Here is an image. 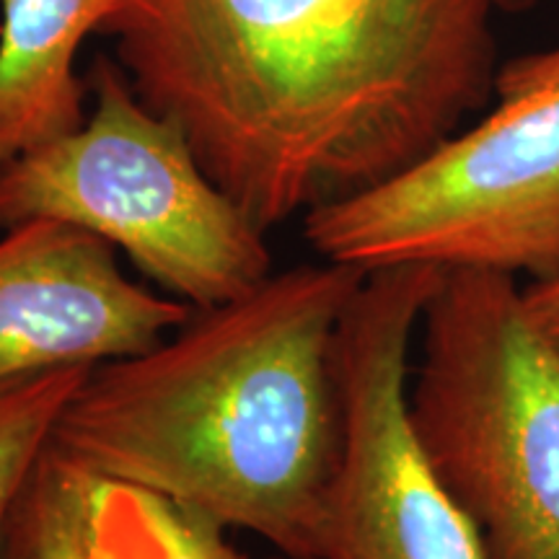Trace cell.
Instances as JSON below:
<instances>
[{"instance_id": "6da1fadb", "label": "cell", "mask_w": 559, "mask_h": 559, "mask_svg": "<svg viewBox=\"0 0 559 559\" xmlns=\"http://www.w3.org/2000/svg\"><path fill=\"white\" fill-rule=\"evenodd\" d=\"M502 0H117L145 107L264 234L381 185L495 94Z\"/></svg>"}, {"instance_id": "7a4b0ae2", "label": "cell", "mask_w": 559, "mask_h": 559, "mask_svg": "<svg viewBox=\"0 0 559 559\" xmlns=\"http://www.w3.org/2000/svg\"><path fill=\"white\" fill-rule=\"evenodd\" d=\"M362 280L345 264H298L194 311L156 347L91 368L52 445L285 559H319L340 453L334 349Z\"/></svg>"}, {"instance_id": "3957f363", "label": "cell", "mask_w": 559, "mask_h": 559, "mask_svg": "<svg viewBox=\"0 0 559 559\" xmlns=\"http://www.w3.org/2000/svg\"><path fill=\"white\" fill-rule=\"evenodd\" d=\"M409 409L487 559H559V358L519 280L443 272L419 319Z\"/></svg>"}, {"instance_id": "277c9868", "label": "cell", "mask_w": 559, "mask_h": 559, "mask_svg": "<svg viewBox=\"0 0 559 559\" xmlns=\"http://www.w3.org/2000/svg\"><path fill=\"white\" fill-rule=\"evenodd\" d=\"M88 83L96 107L79 130L0 164V230L79 226L198 311L267 280V234L207 177L185 132L138 99L117 62L99 58Z\"/></svg>"}, {"instance_id": "5b68a950", "label": "cell", "mask_w": 559, "mask_h": 559, "mask_svg": "<svg viewBox=\"0 0 559 559\" xmlns=\"http://www.w3.org/2000/svg\"><path fill=\"white\" fill-rule=\"evenodd\" d=\"M498 99L404 171L306 213L311 249L366 275L438 267L557 280L559 83Z\"/></svg>"}, {"instance_id": "8992f818", "label": "cell", "mask_w": 559, "mask_h": 559, "mask_svg": "<svg viewBox=\"0 0 559 559\" xmlns=\"http://www.w3.org/2000/svg\"><path fill=\"white\" fill-rule=\"evenodd\" d=\"M445 270L370 272L337 332L340 453L319 559H487L409 409L419 319Z\"/></svg>"}, {"instance_id": "52a82bcc", "label": "cell", "mask_w": 559, "mask_h": 559, "mask_svg": "<svg viewBox=\"0 0 559 559\" xmlns=\"http://www.w3.org/2000/svg\"><path fill=\"white\" fill-rule=\"evenodd\" d=\"M194 311L130 280L96 234L47 218L19 223L0 236V391L132 358Z\"/></svg>"}, {"instance_id": "ba28073f", "label": "cell", "mask_w": 559, "mask_h": 559, "mask_svg": "<svg viewBox=\"0 0 559 559\" xmlns=\"http://www.w3.org/2000/svg\"><path fill=\"white\" fill-rule=\"evenodd\" d=\"M0 164L79 130L75 55L117 0H0Z\"/></svg>"}, {"instance_id": "9c48e42d", "label": "cell", "mask_w": 559, "mask_h": 559, "mask_svg": "<svg viewBox=\"0 0 559 559\" xmlns=\"http://www.w3.org/2000/svg\"><path fill=\"white\" fill-rule=\"evenodd\" d=\"M83 508L91 559H247L226 526L148 487L86 472Z\"/></svg>"}, {"instance_id": "30bf717a", "label": "cell", "mask_w": 559, "mask_h": 559, "mask_svg": "<svg viewBox=\"0 0 559 559\" xmlns=\"http://www.w3.org/2000/svg\"><path fill=\"white\" fill-rule=\"evenodd\" d=\"M83 492L86 472L47 445L21 495L0 559H91Z\"/></svg>"}, {"instance_id": "8fae6325", "label": "cell", "mask_w": 559, "mask_h": 559, "mask_svg": "<svg viewBox=\"0 0 559 559\" xmlns=\"http://www.w3.org/2000/svg\"><path fill=\"white\" fill-rule=\"evenodd\" d=\"M88 370H58L0 391V557L29 477Z\"/></svg>"}, {"instance_id": "7c38bea8", "label": "cell", "mask_w": 559, "mask_h": 559, "mask_svg": "<svg viewBox=\"0 0 559 559\" xmlns=\"http://www.w3.org/2000/svg\"><path fill=\"white\" fill-rule=\"evenodd\" d=\"M559 83V47L547 52L523 55L500 66L498 81H495V96H513L521 91Z\"/></svg>"}, {"instance_id": "4fadbf2b", "label": "cell", "mask_w": 559, "mask_h": 559, "mask_svg": "<svg viewBox=\"0 0 559 559\" xmlns=\"http://www.w3.org/2000/svg\"><path fill=\"white\" fill-rule=\"evenodd\" d=\"M521 290L531 324L559 358V277L549 283L521 285Z\"/></svg>"}, {"instance_id": "5bb4252c", "label": "cell", "mask_w": 559, "mask_h": 559, "mask_svg": "<svg viewBox=\"0 0 559 559\" xmlns=\"http://www.w3.org/2000/svg\"><path fill=\"white\" fill-rule=\"evenodd\" d=\"M536 3H539V0H502V11H528L534 9Z\"/></svg>"}, {"instance_id": "9a60e30c", "label": "cell", "mask_w": 559, "mask_h": 559, "mask_svg": "<svg viewBox=\"0 0 559 559\" xmlns=\"http://www.w3.org/2000/svg\"><path fill=\"white\" fill-rule=\"evenodd\" d=\"M275 559H283V557H275Z\"/></svg>"}]
</instances>
